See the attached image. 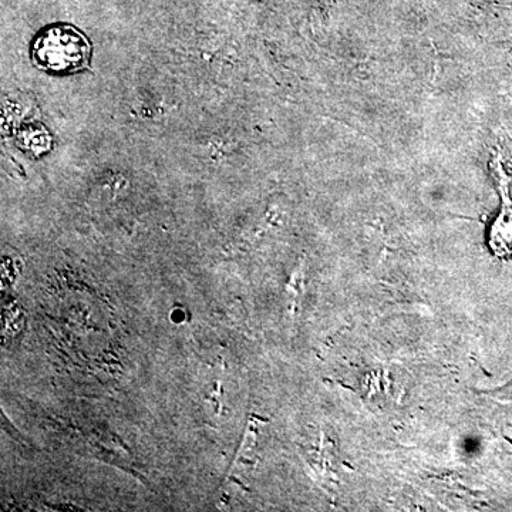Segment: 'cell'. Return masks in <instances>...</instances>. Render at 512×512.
<instances>
[{
    "label": "cell",
    "instance_id": "1",
    "mask_svg": "<svg viewBox=\"0 0 512 512\" xmlns=\"http://www.w3.org/2000/svg\"><path fill=\"white\" fill-rule=\"evenodd\" d=\"M33 60L40 69L70 74L86 69L92 47L80 30L69 25L50 26L33 43Z\"/></svg>",
    "mask_w": 512,
    "mask_h": 512
}]
</instances>
